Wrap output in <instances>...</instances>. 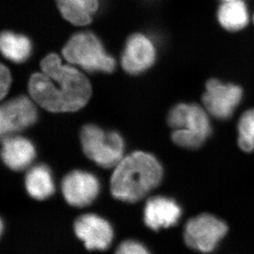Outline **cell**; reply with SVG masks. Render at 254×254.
I'll return each instance as SVG.
<instances>
[{
	"mask_svg": "<svg viewBox=\"0 0 254 254\" xmlns=\"http://www.w3.org/2000/svg\"><path fill=\"white\" fill-rule=\"evenodd\" d=\"M182 215L180 205L173 199L154 197L146 201L144 208V222L151 230L158 231L177 224Z\"/></svg>",
	"mask_w": 254,
	"mask_h": 254,
	"instance_id": "cell-13",
	"label": "cell"
},
{
	"mask_svg": "<svg viewBox=\"0 0 254 254\" xmlns=\"http://www.w3.org/2000/svg\"><path fill=\"white\" fill-rule=\"evenodd\" d=\"M115 254H151L142 244L135 240H126L121 243Z\"/></svg>",
	"mask_w": 254,
	"mask_h": 254,
	"instance_id": "cell-19",
	"label": "cell"
},
{
	"mask_svg": "<svg viewBox=\"0 0 254 254\" xmlns=\"http://www.w3.org/2000/svg\"></svg>",
	"mask_w": 254,
	"mask_h": 254,
	"instance_id": "cell-22",
	"label": "cell"
},
{
	"mask_svg": "<svg viewBox=\"0 0 254 254\" xmlns=\"http://www.w3.org/2000/svg\"><path fill=\"white\" fill-rule=\"evenodd\" d=\"M38 111L36 102L27 96H19L2 104L0 108V134H18L36 124Z\"/></svg>",
	"mask_w": 254,
	"mask_h": 254,
	"instance_id": "cell-7",
	"label": "cell"
},
{
	"mask_svg": "<svg viewBox=\"0 0 254 254\" xmlns=\"http://www.w3.org/2000/svg\"><path fill=\"white\" fill-rule=\"evenodd\" d=\"M62 17L77 27L87 26L98 11L99 0H55Z\"/></svg>",
	"mask_w": 254,
	"mask_h": 254,
	"instance_id": "cell-14",
	"label": "cell"
},
{
	"mask_svg": "<svg viewBox=\"0 0 254 254\" xmlns=\"http://www.w3.org/2000/svg\"><path fill=\"white\" fill-rule=\"evenodd\" d=\"M156 59V50L151 39L144 34L135 33L126 41L121 65L127 73L138 75L151 67Z\"/></svg>",
	"mask_w": 254,
	"mask_h": 254,
	"instance_id": "cell-10",
	"label": "cell"
},
{
	"mask_svg": "<svg viewBox=\"0 0 254 254\" xmlns=\"http://www.w3.org/2000/svg\"><path fill=\"white\" fill-rule=\"evenodd\" d=\"M12 84V75L10 70L3 64L0 67V98L3 100L9 91Z\"/></svg>",
	"mask_w": 254,
	"mask_h": 254,
	"instance_id": "cell-20",
	"label": "cell"
},
{
	"mask_svg": "<svg viewBox=\"0 0 254 254\" xmlns=\"http://www.w3.org/2000/svg\"><path fill=\"white\" fill-rule=\"evenodd\" d=\"M0 49L5 59L16 64L24 63L32 53V43L27 36L12 31H2Z\"/></svg>",
	"mask_w": 254,
	"mask_h": 254,
	"instance_id": "cell-16",
	"label": "cell"
},
{
	"mask_svg": "<svg viewBox=\"0 0 254 254\" xmlns=\"http://www.w3.org/2000/svg\"><path fill=\"white\" fill-rule=\"evenodd\" d=\"M80 140L85 155L102 168L114 169L125 157V141L118 132L86 125L81 130Z\"/></svg>",
	"mask_w": 254,
	"mask_h": 254,
	"instance_id": "cell-5",
	"label": "cell"
},
{
	"mask_svg": "<svg viewBox=\"0 0 254 254\" xmlns=\"http://www.w3.org/2000/svg\"><path fill=\"white\" fill-rule=\"evenodd\" d=\"M167 120L174 129L173 141L184 148H198L211 135L208 115L195 104H178L170 110Z\"/></svg>",
	"mask_w": 254,
	"mask_h": 254,
	"instance_id": "cell-3",
	"label": "cell"
},
{
	"mask_svg": "<svg viewBox=\"0 0 254 254\" xmlns=\"http://www.w3.org/2000/svg\"><path fill=\"white\" fill-rule=\"evenodd\" d=\"M74 232L88 250L105 251L113 241L111 224L95 214H85L75 221Z\"/></svg>",
	"mask_w": 254,
	"mask_h": 254,
	"instance_id": "cell-11",
	"label": "cell"
},
{
	"mask_svg": "<svg viewBox=\"0 0 254 254\" xmlns=\"http://www.w3.org/2000/svg\"><path fill=\"white\" fill-rule=\"evenodd\" d=\"M62 55L68 64L86 72L111 73L116 67L115 58L106 52L100 39L90 31L74 34L64 46Z\"/></svg>",
	"mask_w": 254,
	"mask_h": 254,
	"instance_id": "cell-4",
	"label": "cell"
},
{
	"mask_svg": "<svg viewBox=\"0 0 254 254\" xmlns=\"http://www.w3.org/2000/svg\"><path fill=\"white\" fill-rule=\"evenodd\" d=\"M41 72L31 75L28 91L36 105L51 113H71L82 110L92 94L91 82L73 65L63 64L57 54L41 60Z\"/></svg>",
	"mask_w": 254,
	"mask_h": 254,
	"instance_id": "cell-1",
	"label": "cell"
},
{
	"mask_svg": "<svg viewBox=\"0 0 254 254\" xmlns=\"http://www.w3.org/2000/svg\"><path fill=\"white\" fill-rule=\"evenodd\" d=\"M223 2H230V1H237V0H222Z\"/></svg>",
	"mask_w": 254,
	"mask_h": 254,
	"instance_id": "cell-21",
	"label": "cell"
},
{
	"mask_svg": "<svg viewBox=\"0 0 254 254\" xmlns=\"http://www.w3.org/2000/svg\"><path fill=\"white\" fill-rule=\"evenodd\" d=\"M217 17L220 24L230 31L242 30L250 20L247 7L243 0L224 2L219 8Z\"/></svg>",
	"mask_w": 254,
	"mask_h": 254,
	"instance_id": "cell-17",
	"label": "cell"
},
{
	"mask_svg": "<svg viewBox=\"0 0 254 254\" xmlns=\"http://www.w3.org/2000/svg\"><path fill=\"white\" fill-rule=\"evenodd\" d=\"M227 231V226L224 221L212 215L202 214L188 221L184 237L186 245L192 250L211 253Z\"/></svg>",
	"mask_w": 254,
	"mask_h": 254,
	"instance_id": "cell-6",
	"label": "cell"
},
{
	"mask_svg": "<svg viewBox=\"0 0 254 254\" xmlns=\"http://www.w3.org/2000/svg\"><path fill=\"white\" fill-rule=\"evenodd\" d=\"M25 187L32 198L43 201L56 191L52 173L46 165H36L29 169L25 177Z\"/></svg>",
	"mask_w": 254,
	"mask_h": 254,
	"instance_id": "cell-15",
	"label": "cell"
},
{
	"mask_svg": "<svg viewBox=\"0 0 254 254\" xmlns=\"http://www.w3.org/2000/svg\"><path fill=\"white\" fill-rule=\"evenodd\" d=\"M242 96V89L240 86L211 79L206 83L202 101L207 111L214 117L227 120L240 104Z\"/></svg>",
	"mask_w": 254,
	"mask_h": 254,
	"instance_id": "cell-8",
	"label": "cell"
},
{
	"mask_svg": "<svg viewBox=\"0 0 254 254\" xmlns=\"http://www.w3.org/2000/svg\"><path fill=\"white\" fill-rule=\"evenodd\" d=\"M162 178L163 168L153 155L134 151L114 168L110 183L111 194L120 201L135 203L158 187Z\"/></svg>",
	"mask_w": 254,
	"mask_h": 254,
	"instance_id": "cell-2",
	"label": "cell"
},
{
	"mask_svg": "<svg viewBox=\"0 0 254 254\" xmlns=\"http://www.w3.org/2000/svg\"><path fill=\"white\" fill-rule=\"evenodd\" d=\"M239 146L243 151L254 150V109L246 111L240 118L239 125Z\"/></svg>",
	"mask_w": 254,
	"mask_h": 254,
	"instance_id": "cell-18",
	"label": "cell"
},
{
	"mask_svg": "<svg viewBox=\"0 0 254 254\" xmlns=\"http://www.w3.org/2000/svg\"><path fill=\"white\" fill-rule=\"evenodd\" d=\"M61 190L67 203L75 207H84L98 196L100 183L91 173L72 170L63 179Z\"/></svg>",
	"mask_w": 254,
	"mask_h": 254,
	"instance_id": "cell-9",
	"label": "cell"
},
{
	"mask_svg": "<svg viewBox=\"0 0 254 254\" xmlns=\"http://www.w3.org/2000/svg\"><path fill=\"white\" fill-rule=\"evenodd\" d=\"M1 157L5 166L15 171L27 170L36 158V148L26 137L18 134L1 137Z\"/></svg>",
	"mask_w": 254,
	"mask_h": 254,
	"instance_id": "cell-12",
	"label": "cell"
}]
</instances>
